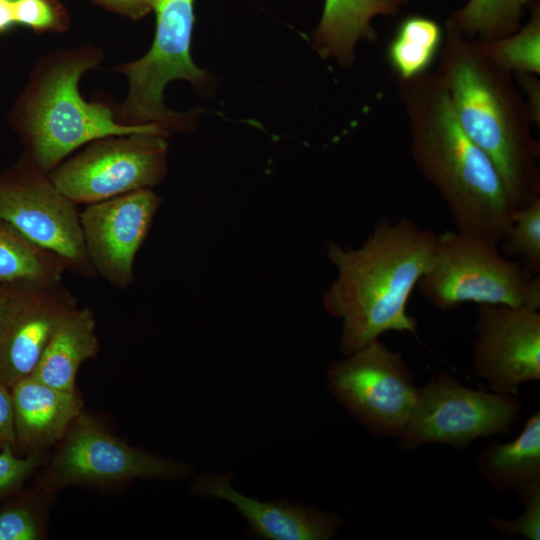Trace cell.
<instances>
[{"label":"cell","instance_id":"cell-1","mask_svg":"<svg viewBox=\"0 0 540 540\" xmlns=\"http://www.w3.org/2000/svg\"><path fill=\"white\" fill-rule=\"evenodd\" d=\"M436 236L409 218L392 222L382 217L357 248L327 244V258L337 276L322 303L342 322L339 347L344 356L389 331L417 334L407 305L430 265Z\"/></svg>","mask_w":540,"mask_h":540},{"label":"cell","instance_id":"cell-2","mask_svg":"<svg viewBox=\"0 0 540 540\" xmlns=\"http://www.w3.org/2000/svg\"><path fill=\"white\" fill-rule=\"evenodd\" d=\"M411 155L450 210L457 230L498 246L514 208L491 159L465 133L436 71L398 80Z\"/></svg>","mask_w":540,"mask_h":540},{"label":"cell","instance_id":"cell-3","mask_svg":"<svg viewBox=\"0 0 540 540\" xmlns=\"http://www.w3.org/2000/svg\"><path fill=\"white\" fill-rule=\"evenodd\" d=\"M439 66L455 114L468 137L491 159L514 209L540 197V145L531 111L511 73L487 56L477 39L446 20Z\"/></svg>","mask_w":540,"mask_h":540},{"label":"cell","instance_id":"cell-4","mask_svg":"<svg viewBox=\"0 0 540 540\" xmlns=\"http://www.w3.org/2000/svg\"><path fill=\"white\" fill-rule=\"evenodd\" d=\"M97 62L92 52H69L45 69L31 95L25 117L29 161L45 174L77 148L102 138L137 133L168 135L156 124L119 123L110 108L82 98L79 80Z\"/></svg>","mask_w":540,"mask_h":540},{"label":"cell","instance_id":"cell-5","mask_svg":"<svg viewBox=\"0 0 540 540\" xmlns=\"http://www.w3.org/2000/svg\"><path fill=\"white\" fill-rule=\"evenodd\" d=\"M417 287L440 311L466 303L540 310V275L504 256L496 245L458 230L437 234L430 265Z\"/></svg>","mask_w":540,"mask_h":540},{"label":"cell","instance_id":"cell-6","mask_svg":"<svg viewBox=\"0 0 540 540\" xmlns=\"http://www.w3.org/2000/svg\"><path fill=\"white\" fill-rule=\"evenodd\" d=\"M195 0H156L155 36L149 51L118 70L129 82L120 110L126 124H156L168 133L188 123L189 116L175 113L164 104L163 93L172 80L189 81L197 88L209 86L208 73L191 57Z\"/></svg>","mask_w":540,"mask_h":540},{"label":"cell","instance_id":"cell-7","mask_svg":"<svg viewBox=\"0 0 540 540\" xmlns=\"http://www.w3.org/2000/svg\"><path fill=\"white\" fill-rule=\"evenodd\" d=\"M35 485L57 493L69 486H110L135 479L175 480L188 464L131 446L84 412L71 424Z\"/></svg>","mask_w":540,"mask_h":540},{"label":"cell","instance_id":"cell-8","mask_svg":"<svg viewBox=\"0 0 540 540\" xmlns=\"http://www.w3.org/2000/svg\"><path fill=\"white\" fill-rule=\"evenodd\" d=\"M522 409L517 395L469 388L440 371L418 387L399 447L408 451L426 444L463 448L478 438L509 432Z\"/></svg>","mask_w":540,"mask_h":540},{"label":"cell","instance_id":"cell-9","mask_svg":"<svg viewBox=\"0 0 540 540\" xmlns=\"http://www.w3.org/2000/svg\"><path fill=\"white\" fill-rule=\"evenodd\" d=\"M326 383L337 402L369 432L401 437L418 387L400 352L378 339L331 363Z\"/></svg>","mask_w":540,"mask_h":540},{"label":"cell","instance_id":"cell-10","mask_svg":"<svg viewBox=\"0 0 540 540\" xmlns=\"http://www.w3.org/2000/svg\"><path fill=\"white\" fill-rule=\"evenodd\" d=\"M167 135L137 133L93 141L48 177L70 200L90 204L152 189L167 171Z\"/></svg>","mask_w":540,"mask_h":540},{"label":"cell","instance_id":"cell-11","mask_svg":"<svg viewBox=\"0 0 540 540\" xmlns=\"http://www.w3.org/2000/svg\"><path fill=\"white\" fill-rule=\"evenodd\" d=\"M0 220L55 254L70 271L96 276L84 244L77 204L30 161L0 177Z\"/></svg>","mask_w":540,"mask_h":540},{"label":"cell","instance_id":"cell-12","mask_svg":"<svg viewBox=\"0 0 540 540\" xmlns=\"http://www.w3.org/2000/svg\"><path fill=\"white\" fill-rule=\"evenodd\" d=\"M472 362L478 377L497 393L518 395L540 380V313L527 307L479 305Z\"/></svg>","mask_w":540,"mask_h":540},{"label":"cell","instance_id":"cell-13","mask_svg":"<svg viewBox=\"0 0 540 540\" xmlns=\"http://www.w3.org/2000/svg\"><path fill=\"white\" fill-rule=\"evenodd\" d=\"M161 202L152 189H141L85 206L80 223L96 275L121 290L133 285L135 257Z\"/></svg>","mask_w":540,"mask_h":540},{"label":"cell","instance_id":"cell-14","mask_svg":"<svg viewBox=\"0 0 540 540\" xmlns=\"http://www.w3.org/2000/svg\"><path fill=\"white\" fill-rule=\"evenodd\" d=\"M77 298L62 280L18 286L0 328V382L11 387L30 376L54 331Z\"/></svg>","mask_w":540,"mask_h":540},{"label":"cell","instance_id":"cell-15","mask_svg":"<svg viewBox=\"0 0 540 540\" xmlns=\"http://www.w3.org/2000/svg\"><path fill=\"white\" fill-rule=\"evenodd\" d=\"M190 492L199 497L224 500L244 518L250 533L263 540H329L344 519L331 512L285 499L260 500L236 490L231 474L196 476Z\"/></svg>","mask_w":540,"mask_h":540},{"label":"cell","instance_id":"cell-16","mask_svg":"<svg viewBox=\"0 0 540 540\" xmlns=\"http://www.w3.org/2000/svg\"><path fill=\"white\" fill-rule=\"evenodd\" d=\"M10 388L15 450L19 455L44 454L83 413V401L77 392L58 390L31 375Z\"/></svg>","mask_w":540,"mask_h":540},{"label":"cell","instance_id":"cell-17","mask_svg":"<svg viewBox=\"0 0 540 540\" xmlns=\"http://www.w3.org/2000/svg\"><path fill=\"white\" fill-rule=\"evenodd\" d=\"M408 0H325L320 21L313 32V45L324 58L342 66L355 60L359 40L374 41L376 16H396Z\"/></svg>","mask_w":540,"mask_h":540},{"label":"cell","instance_id":"cell-18","mask_svg":"<svg viewBox=\"0 0 540 540\" xmlns=\"http://www.w3.org/2000/svg\"><path fill=\"white\" fill-rule=\"evenodd\" d=\"M99 347L93 311L78 306L60 322L31 376L58 390L77 392L78 370L98 354Z\"/></svg>","mask_w":540,"mask_h":540},{"label":"cell","instance_id":"cell-19","mask_svg":"<svg viewBox=\"0 0 540 540\" xmlns=\"http://www.w3.org/2000/svg\"><path fill=\"white\" fill-rule=\"evenodd\" d=\"M481 477L497 492L518 496L540 483V412L524 423L522 431L506 443H491L477 456Z\"/></svg>","mask_w":540,"mask_h":540},{"label":"cell","instance_id":"cell-20","mask_svg":"<svg viewBox=\"0 0 540 540\" xmlns=\"http://www.w3.org/2000/svg\"><path fill=\"white\" fill-rule=\"evenodd\" d=\"M66 268L50 251L41 248L9 223L0 220V282L41 285L62 280Z\"/></svg>","mask_w":540,"mask_h":540},{"label":"cell","instance_id":"cell-21","mask_svg":"<svg viewBox=\"0 0 540 540\" xmlns=\"http://www.w3.org/2000/svg\"><path fill=\"white\" fill-rule=\"evenodd\" d=\"M443 38L442 28L435 20L421 15L404 18L386 50L387 61L397 79L408 80L430 70Z\"/></svg>","mask_w":540,"mask_h":540},{"label":"cell","instance_id":"cell-22","mask_svg":"<svg viewBox=\"0 0 540 540\" xmlns=\"http://www.w3.org/2000/svg\"><path fill=\"white\" fill-rule=\"evenodd\" d=\"M522 0H468L447 21L464 36L484 42L516 32L521 26Z\"/></svg>","mask_w":540,"mask_h":540},{"label":"cell","instance_id":"cell-23","mask_svg":"<svg viewBox=\"0 0 540 540\" xmlns=\"http://www.w3.org/2000/svg\"><path fill=\"white\" fill-rule=\"evenodd\" d=\"M55 493L23 488L0 503V540H43L46 514Z\"/></svg>","mask_w":540,"mask_h":540},{"label":"cell","instance_id":"cell-24","mask_svg":"<svg viewBox=\"0 0 540 540\" xmlns=\"http://www.w3.org/2000/svg\"><path fill=\"white\" fill-rule=\"evenodd\" d=\"M531 18L513 34L489 41H480L484 53L509 73L540 72V7L530 6Z\"/></svg>","mask_w":540,"mask_h":540},{"label":"cell","instance_id":"cell-25","mask_svg":"<svg viewBox=\"0 0 540 540\" xmlns=\"http://www.w3.org/2000/svg\"><path fill=\"white\" fill-rule=\"evenodd\" d=\"M499 244L504 256L518 258L528 271L540 275V197L514 209L511 223Z\"/></svg>","mask_w":540,"mask_h":540},{"label":"cell","instance_id":"cell-26","mask_svg":"<svg viewBox=\"0 0 540 540\" xmlns=\"http://www.w3.org/2000/svg\"><path fill=\"white\" fill-rule=\"evenodd\" d=\"M44 454L19 455L10 445L0 448V503L25 487L43 464Z\"/></svg>","mask_w":540,"mask_h":540},{"label":"cell","instance_id":"cell-27","mask_svg":"<svg viewBox=\"0 0 540 540\" xmlns=\"http://www.w3.org/2000/svg\"><path fill=\"white\" fill-rule=\"evenodd\" d=\"M524 510L513 519L490 516L487 522L505 537L522 536L528 540L540 539V483L518 495Z\"/></svg>","mask_w":540,"mask_h":540},{"label":"cell","instance_id":"cell-28","mask_svg":"<svg viewBox=\"0 0 540 540\" xmlns=\"http://www.w3.org/2000/svg\"><path fill=\"white\" fill-rule=\"evenodd\" d=\"M15 23L36 30L57 27L58 12L50 0H13Z\"/></svg>","mask_w":540,"mask_h":540},{"label":"cell","instance_id":"cell-29","mask_svg":"<svg viewBox=\"0 0 540 540\" xmlns=\"http://www.w3.org/2000/svg\"><path fill=\"white\" fill-rule=\"evenodd\" d=\"M4 445L15 449L14 413L11 388L0 382V446Z\"/></svg>","mask_w":540,"mask_h":540},{"label":"cell","instance_id":"cell-30","mask_svg":"<svg viewBox=\"0 0 540 540\" xmlns=\"http://www.w3.org/2000/svg\"><path fill=\"white\" fill-rule=\"evenodd\" d=\"M101 4L133 19L145 16L154 10L156 0H97Z\"/></svg>","mask_w":540,"mask_h":540},{"label":"cell","instance_id":"cell-31","mask_svg":"<svg viewBox=\"0 0 540 540\" xmlns=\"http://www.w3.org/2000/svg\"><path fill=\"white\" fill-rule=\"evenodd\" d=\"M519 80L524 87V90L528 93L530 103L528 107L531 111L533 121L539 124V82L535 78L534 74L530 73H517Z\"/></svg>","mask_w":540,"mask_h":540},{"label":"cell","instance_id":"cell-32","mask_svg":"<svg viewBox=\"0 0 540 540\" xmlns=\"http://www.w3.org/2000/svg\"><path fill=\"white\" fill-rule=\"evenodd\" d=\"M18 286L22 285H11L0 282V328Z\"/></svg>","mask_w":540,"mask_h":540},{"label":"cell","instance_id":"cell-33","mask_svg":"<svg viewBox=\"0 0 540 540\" xmlns=\"http://www.w3.org/2000/svg\"><path fill=\"white\" fill-rule=\"evenodd\" d=\"M15 23L13 0H0V32Z\"/></svg>","mask_w":540,"mask_h":540},{"label":"cell","instance_id":"cell-34","mask_svg":"<svg viewBox=\"0 0 540 540\" xmlns=\"http://www.w3.org/2000/svg\"><path fill=\"white\" fill-rule=\"evenodd\" d=\"M523 1V4L524 6H527V5H533V4H536V3H539V0H522Z\"/></svg>","mask_w":540,"mask_h":540},{"label":"cell","instance_id":"cell-35","mask_svg":"<svg viewBox=\"0 0 540 540\" xmlns=\"http://www.w3.org/2000/svg\"><path fill=\"white\" fill-rule=\"evenodd\" d=\"M0 448H1V446H0Z\"/></svg>","mask_w":540,"mask_h":540}]
</instances>
